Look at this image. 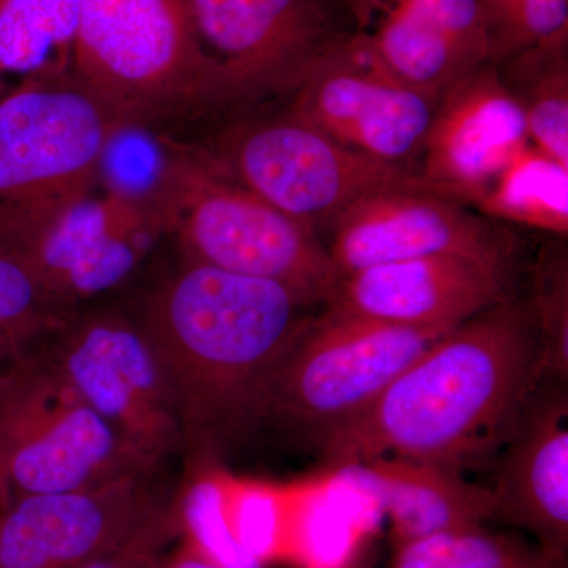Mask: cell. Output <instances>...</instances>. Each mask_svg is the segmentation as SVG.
Returning <instances> with one entry per match:
<instances>
[{"mask_svg": "<svg viewBox=\"0 0 568 568\" xmlns=\"http://www.w3.org/2000/svg\"><path fill=\"white\" fill-rule=\"evenodd\" d=\"M545 381L536 320L511 297L440 336L316 450L335 469L403 457L462 473L503 452Z\"/></svg>", "mask_w": 568, "mask_h": 568, "instance_id": "cell-1", "label": "cell"}, {"mask_svg": "<svg viewBox=\"0 0 568 568\" xmlns=\"http://www.w3.org/2000/svg\"><path fill=\"white\" fill-rule=\"evenodd\" d=\"M305 308L282 284L196 263L149 295L136 321L170 388L192 476L260 428L265 383Z\"/></svg>", "mask_w": 568, "mask_h": 568, "instance_id": "cell-2", "label": "cell"}, {"mask_svg": "<svg viewBox=\"0 0 568 568\" xmlns=\"http://www.w3.org/2000/svg\"><path fill=\"white\" fill-rule=\"evenodd\" d=\"M186 263L282 284L306 306L327 301L339 276L316 231L265 203L216 159L164 168L153 196Z\"/></svg>", "mask_w": 568, "mask_h": 568, "instance_id": "cell-3", "label": "cell"}, {"mask_svg": "<svg viewBox=\"0 0 568 568\" xmlns=\"http://www.w3.org/2000/svg\"><path fill=\"white\" fill-rule=\"evenodd\" d=\"M454 327H406L332 310L306 317L265 383L260 428L274 425L317 448Z\"/></svg>", "mask_w": 568, "mask_h": 568, "instance_id": "cell-4", "label": "cell"}, {"mask_svg": "<svg viewBox=\"0 0 568 568\" xmlns=\"http://www.w3.org/2000/svg\"><path fill=\"white\" fill-rule=\"evenodd\" d=\"M162 233L153 201L112 186L0 197V252L69 310L130 278Z\"/></svg>", "mask_w": 568, "mask_h": 568, "instance_id": "cell-5", "label": "cell"}, {"mask_svg": "<svg viewBox=\"0 0 568 568\" xmlns=\"http://www.w3.org/2000/svg\"><path fill=\"white\" fill-rule=\"evenodd\" d=\"M71 74L129 123L222 102L185 0H80Z\"/></svg>", "mask_w": 568, "mask_h": 568, "instance_id": "cell-6", "label": "cell"}, {"mask_svg": "<svg viewBox=\"0 0 568 568\" xmlns=\"http://www.w3.org/2000/svg\"><path fill=\"white\" fill-rule=\"evenodd\" d=\"M160 463L115 432L37 351L0 369V478L11 495L95 487Z\"/></svg>", "mask_w": 568, "mask_h": 568, "instance_id": "cell-7", "label": "cell"}, {"mask_svg": "<svg viewBox=\"0 0 568 568\" xmlns=\"http://www.w3.org/2000/svg\"><path fill=\"white\" fill-rule=\"evenodd\" d=\"M219 162L265 203L313 231L372 194L428 193L413 171L347 151L291 111L231 134Z\"/></svg>", "mask_w": 568, "mask_h": 568, "instance_id": "cell-8", "label": "cell"}, {"mask_svg": "<svg viewBox=\"0 0 568 568\" xmlns=\"http://www.w3.org/2000/svg\"><path fill=\"white\" fill-rule=\"evenodd\" d=\"M129 125L71 73L18 82L0 95V197L95 185L112 142Z\"/></svg>", "mask_w": 568, "mask_h": 568, "instance_id": "cell-9", "label": "cell"}, {"mask_svg": "<svg viewBox=\"0 0 568 568\" xmlns=\"http://www.w3.org/2000/svg\"><path fill=\"white\" fill-rule=\"evenodd\" d=\"M36 351L142 454L160 465L182 455L170 388L136 320L74 312Z\"/></svg>", "mask_w": 568, "mask_h": 568, "instance_id": "cell-10", "label": "cell"}, {"mask_svg": "<svg viewBox=\"0 0 568 568\" xmlns=\"http://www.w3.org/2000/svg\"><path fill=\"white\" fill-rule=\"evenodd\" d=\"M293 95L295 118L347 151L416 174L437 100L395 77L354 33L325 48Z\"/></svg>", "mask_w": 568, "mask_h": 568, "instance_id": "cell-11", "label": "cell"}, {"mask_svg": "<svg viewBox=\"0 0 568 568\" xmlns=\"http://www.w3.org/2000/svg\"><path fill=\"white\" fill-rule=\"evenodd\" d=\"M223 100L294 93L347 29L334 0H185Z\"/></svg>", "mask_w": 568, "mask_h": 568, "instance_id": "cell-12", "label": "cell"}, {"mask_svg": "<svg viewBox=\"0 0 568 568\" xmlns=\"http://www.w3.org/2000/svg\"><path fill=\"white\" fill-rule=\"evenodd\" d=\"M138 474L50 495H11L0 511V568H80L121 547L174 506Z\"/></svg>", "mask_w": 568, "mask_h": 568, "instance_id": "cell-13", "label": "cell"}, {"mask_svg": "<svg viewBox=\"0 0 568 568\" xmlns=\"http://www.w3.org/2000/svg\"><path fill=\"white\" fill-rule=\"evenodd\" d=\"M327 248L339 278L373 265L428 256H463L511 272L514 237L495 220L422 192L372 194L331 223Z\"/></svg>", "mask_w": 568, "mask_h": 568, "instance_id": "cell-14", "label": "cell"}, {"mask_svg": "<svg viewBox=\"0 0 568 568\" xmlns=\"http://www.w3.org/2000/svg\"><path fill=\"white\" fill-rule=\"evenodd\" d=\"M529 144L525 115L488 62L437 99L416 174L426 192L474 209Z\"/></svg>", "mask_w": 568, "mask_h": 568, "instance_id": "cell-15", "label": "cell"}, {"mask_svg": "<svg viewBox=\"0 0 568 568\" xmlns=\"http://www.w3.org/2000/svg\"><path fill=\"white\" fill-rule=\"evenodd\" d=\"M342 17L395 77L439 99L489 62L476 0H336Z\"/></svg>", "mask_w": 568, "mask_h": 568, "instance_id": "cell-16", "label": "cell"}, {"mask_svg": "<svg viewBox=\"0 0 568 568\" xmlns=\"http://www.w3.org/2000/svg\"><path fill=\"white\" fill-rule=\"evenodd\" d=\"M511 297V272L469 257L428 256L342 276L325 305L379 323L454 327Z\"/></svg>", "mask_w": 568, "mask_h": 568, "instance_id": "cell-17", "label": "cell"}, {"mask_svg": "<svg viewBox=\"0 0 568 568\" xmlns=\"http://www.w3.org/2000/svg\"><path fill=\"white\" fill-rule=\"evenodd\" d=\"M564 383L545 381L500 452L496 518L528 529L540 552L564 560L568 547V399Z\"/></svg>", "mask_w": 568, "mask_h": 568, "instance_id": "cell-18", "label": "cell"}, {"mask_svg": "<svg viewBox=\"0 0 568 568\" xmlns=\"http://www.w3.org/2000/svg\"><path fill=\"white\" fill-rule=\"evenodd\" d=\"M349 469L390 519L396 548L484 528L496 518L491 489L467 481L458 470L403 457L373 458Z\"/></svg>", "mask_w": 568, "mask_h": 568, "instance_id": "cell-19", "label": "cell"}, {"mask_svg": "<svg viewBox=\"0 0 568 568\" xmlns=\"http://www.w3.org/2000/svg\"><path fill=\"white\" fill-rule=\"evenodd\" d=\"M80 0H0V95L7 85L71 73Z\"/></svg>", "mask_w": 568, "mask_h": 568, "instance_id": "cell-20", "label": "cell"}, {"mask_svg": "<svg viewBox=\"0 0 568 568\" xmlns=\"http://www.w3.org/2000/svg\"><path fill=\"white\" fill-rule=\"evenodd\" d=\"M496 69L525 115L530 145L568 166V37L518 52Z\"/></svg>", "mask_w": 568, "mask_h": 568, "instance_id": "cell-21", "label": "cell"}, {"mask_svg": "<svg viewBox=\"0 0 568 568\" xmlns=\"http://www.w3.org/2000/svg\"><path fill=\"white\" fill-rule=\"evenodd\" d=\"M474 211L497 223L567 239L568 166L529 144L478 197Z\"/></svg>", "mask_w": 568, "mask_h": 568, "instance_id": "cell-22", "label": "cell"}, {"mask_svg": "<svg viewBox=\"0 0 568 568\" xmlns=\"http://www.w3.org/2000/svg\"><path fill=\"white\" fill-rule=\"evenodd\" d=\"M74 312L59 305L20 261L0 252V369L33 353Z\"/></svg>", "mask_w": 568, "mask_h": 568, "instance_id": "cell-23", "label": "cell"}, {"mask_svg": "<svg viewBox=\"0 0 568 568\" xmlns=\"http://www.w3.org/2000/svg\"><path fill=\"white\" fill-rule=\"evenodd\" d=\"M566 237H556L538 256L532 276L530 312L540 334L547 381L568 377V261Z\"/></svg>", "mask_w": 568, "mask_h": 568, "instance_id": "cell-24", "label": "cell"}, {"mask_svg": "<svg viewBox=\"0 0 568 568\" xmlns=\"http://www.w3.org/2000/svg\"><path fill=\"white\" fill-rule=\"evenodd\" d=\"M489 62L507 61L544 41L568 37V0H476Z\"/></svg>", "mask_w": 568, "mask_h": 568, "instance_id": "cell-25", "label": "cell"}, {"mask_svg": "<svg viewBox=\"0 0 568 568\" xmlns=\"http://www.w3.org/2000/svg\"><path fill=\"white\" fill-rule=\"evenodd\" d=\"M182 534L181 511L175 500L162 517L153 519L136 536L121 547L104 552L99 558L89 560L80 568H155L164 555V548Z\"/></svg>", "mask_w": 568, "mask_h": 568, "instance_id": "cell-26", "label": "cell"}, {"mask_svg": "<svg viewBox=\"0 0 568 568\" xmlns=\"http://www.w3.org/2000/svg\"><path fill=\"white\" fill-rule=\"evenodd\" d=\"M528 552L511 538L478 528L455 536L444 568H510Z\"/></svg>", "mask_w": 568, "mask_h": 568, "instance_id": "cell-27", "label": "cell"}, {"mask_svg": "<svg viewBox=\"0 0 568 568\" xmlns=\"http://www.w3.org/2000/svg\"><path fill=\"white\" fill-rule=\"evenodd\" d=\"M457 534L422 538L396 548L390 568H444Z\"/></svg>", "mask_w": 568, "mask_h": 568, "instance_id": "cell-28", "label": "cell"}, {"mask_svg": "<svg viewBox=\"0 0 568 568\" xmlns=\"http://www.w3.org/2000/svg\"><path fill=\"white\" fill-rule=\"evenodd\" d=\"M155 568H223L192 538L183 536L181 544L160 558Z\"/></svg>", "mask_w": 568, "mask_h": 568, "instance_id": "cell-29", "label": "cell"}, {"mask_svg": "<svg viewBox=\"0 0 568 568\" xmlns=\"http://www.w3.org/2000/svg\"><path fill=\"white\" fill-rule=\"evenodd\" d=\"M11 497V491L9 487H7L6 484H3L2 478H0V511H2V508L7 506V503H9Z\"/></svg>", "mask_w": 568, "mask_h": 568, "instance_id": "cell-30", "label": "cell"}, {"mask_svg": "<svg viewBox=\"0 0 568 568\" xmlns=\"http://www.w3.org/2000/svg\"><path fill=\"white\" fill-rule=\"evenodd\" d=\"M534 556L536 555H532V552H528V555H526L525 558L519 560V562L515 564V566L510 568H530V564H532Z\"/></svg>", "mask_w": 568, "mask_h": 568, "instance_id": "cell-31", "label": "cell"}, {"mask_svg": "<svg viewBox=\"0 0 568 568\" xmlns=\"http://www.w3.org/2000/svg\"><path fill=\"white\" fill-rule=\"evenodd\" d=\"M334 2L336 3V6H338V2H336V0H334Z\"/></svg>", "mask_w": 568, "mask_h": 568, "instance_id": "cell-32", "label": "cell"}]
</instances>
